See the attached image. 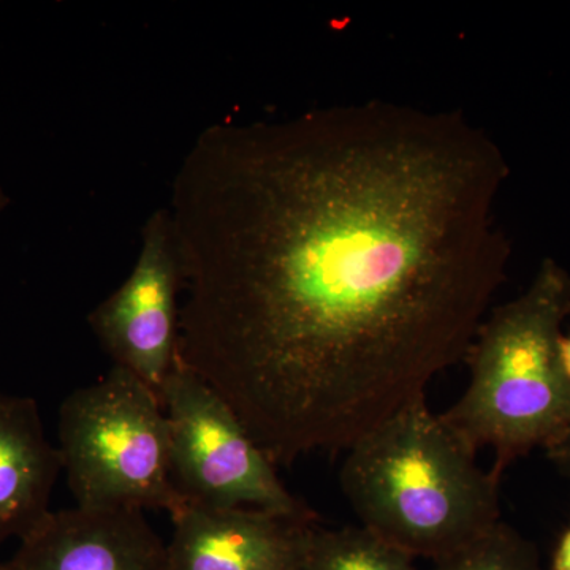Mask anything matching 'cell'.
<instances>
[{"instance_id":"obj_1","label":"cell","mask_w":570,"mask_h":570,"mask_svg":"<svg viewBox=\"0 0 570 570\" xmlns=\"http://www.w3.org/2000/svg\"><path fill=\"white\" fill-rule=\"evenodd\" d=\"M510 168L456 111L337 105L195 140L178 360L275 464L346 452L464 360L504 283Z\"/></svg>"},{"instance_id":"obj_13","label":"cell","mask_w":570,"mask_h":570,"mask_svg":"<svg viewBox=\"0 0 570 570\" xmlns=\"http://www.w3.org/2000/svg\"><path fill=\"white\" fill-rule=\"evenodd\" d=\"M551 570H570V524L558 540L551 558Z\"/></svg>"},{"instance_id":"obj_6","label":"cell","mask_w":570,"mask_h":570,"mask_svg":"<svg viewBox=\"0 0 570 570\" xmlns=\"http://www.w3.org/2000/svg\"><path fill=\"white\" fill-rule=\"evenodd\" d=\"M181 269L170 213L159 209L141 234L140 254L119 288L89 314L105 351L159 395L178 360Z\"/></svg>"},{"instance_id":"obj_14","label":"cell","mask_w":570,"mask_h":570,"mask_svg":"<svg viewBox=\"0 0 570 570\" xmlns=\"http://www.w3.org/2000/svg\"><path fill=\"white\" fill-rule=\"evenodd\" d=\"M560 355H561L562 366H564L566 374H568V377L570 379V335L561 336Z\"/></svg>"},{"instance_id":"obj_9","label":"cell","mask_w":570,"mask_h":570,"mask_svg":"<svg viewBox=\"0 0 570 570\" xmlns=\"http://www.w3.org/2000/svg\"><path fill=\"white\" fill-rule=\"evenodd\" d=\"M61 471L59 449L45 436L37 401L0 395V543L24 539L47 519Z\"/></svg>"},{"instance_id":"obj_4","label":"cell","mask_w":570,"mask_h":570,"mask_svg":"<svg viewBox=\"0 0 570 570\" xmlns=\"http://www.w3.org/2000/svg\"><path fill=\"white\" fill-rule=\"evenodd\" d=\"M58 436L78 508L160 509L171 515L186 504L171 472L163 401L124 367L112 365L63 400Z\"/></svg>"},{"instance_id":"obj_12","label":"cell","mask_w":570,"mask_h":570,"mask_svg":"<svg viewBox=\"0 0 570 570\" xmlns=\"http://www.w3.org/2000/svg\"><path fill=\"white\" fill-rule=\"evenodd\" d=\"M547 459L560 471L570 474V433L557 445L547 450Z\"/></svg>"},{"instance_id":"obj_5","label":"cell","mask_w":570,"mask_h":570,"mask_svg":"<svg viewBox=\"0 0 570 570\" xmlns=\"http://www.w3.org/2000/svg\"><path fill=\"white\" fill-rule=\"evenodd\" d=\"M176 489L190 504L266 510L316 523L277 478L276 464L216 390L176 360L163 389Z\"/></svg>"},{"instance_id":"obj_8","label":"cell","mask_w":570,"mask_h":570,"mask_svg":"<svg viewBox=\"0 0 570 570\" xmlns=\"http://www.w3.org/2000/svg\"><path fill=\"white\" fill-rule=\"evenodd\" d=\"M137 509L50 512L6 570H167V543Z\"/></svg>"},{"instance_id":"obj_7","label":"cell","mask_w":570,"mask_h":570,"mask_svg":"<svg viewBox=\"0 0 570 570\" xmlns=\"http://www.w3.org/2000/svg\"><path fill=\"white\" fill-rule=\"evenodd\" d=\"M170 517L167 570H305L307 532L317 523L190 502Z\"/></svg>"},{"instance_id":"obj_11","label":"cell","mask_w":570,"mask_h":570,"mask_svg":"<svg viewBox=\"0 0 570 570\" xmlns=\"http://www.w3.org/2000/svg\"><path fill=\"white\" fill-rule=\"evenodd\" d=\"M433 570H543L531 540L499 521L455 553L434 562Z\"/></svg>"},{"instance_id":"obj_15","label":"cell","mask_w":570,"mask_h":570,"mask_svg":"<svg viewBox=\"0 0 570 570\" xmlns=\"http://www.w3.org/2000/svg\"><path fill=\"white\" fill-rule=\"evenodd\" d=\"M10 205L9 195H7L6 190H3L2 184H0V214L6 212L7 206Z\"/></svg>"},{"instance_id":"obj_16","label":"cell","mask_w":570,"mask_h":570,"mask_svg":"<svg viewBox=\"0 0 570 570\" xmlns=\"http://www.w3.org/2000/svg\"><path fill=\"white\" fill-rule=\"evenodd\" d=\"M0 570H6V566L0 564Z\"/></svg>"},{"instance_id":"obj_3","label":"cell","mask_w":570,"mask_h":570,"mask_svg":"<svg viewBox=\"0 0 570 570\" xmlns=\"http://www.w3.org/2000/svg\"><path fill=\"white\" fill-rule=\"evenodd\" d=\"M570 316V273L553 258L540 264L523 294L491 311L464 362L471 377L441 419L475 453H494L491 471L570 433V379L562 366V324Z\"/></svg>"},{"instance_id":"obj_10","label":"cell","mask_w":570,"mask_h":570,"mask_svg":"<svg viewBox=\"0 0 570 570\" xmlns=\"http://www.w3.org/2000/svg\"><path fill=\"white\" fill-rule=\"evenodd\" d=\"M305 570H419L414 558L363 527L307 532Z\"/></svg>"},{"instance_id":"obj_2","label":"cell","mask_w":570,"mask_h":570,"mask_svg":"<svg viewBox=\"0 0 570 570\" xmlns=\"http://www.w3.org/2000/svg\"><path fill=\"white\" fill-rule=\"evenodd\" d=\"M340 482L360 527L414 560H442L501 521V478L479 466L426 395L347 449Z\"/></svg>"}]
</instances>
